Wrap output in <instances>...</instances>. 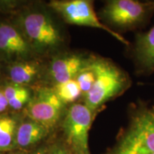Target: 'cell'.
Instances as JSON below:
<instances>
[{"label":"cell","instance_id":"obj_1","mask_svg":"<svg viewBox=\"0 0 154 154\" xmlns=\"http://www.w3.org/2000/svg\"><path fill=\"white\" fill-rule=\"evenodd\" d=\"M129 123L110 154L154 153V101L138 100L130 109Z\"/></svg>","mask_w":154,"mask_h":154},{"label":"cell","instance_id":"obj_2","mask_svg":"<svg viewBox=\"0 0 154 154\" xmlns=\"http://www.w3.org/2000/svg\"><path fill=\"white\" fill-rule=\"evenodd\" d=\"M89 66L95 74V82L85 96V104L92 111L99 110L131 86L128 74L111 60L92 57L89 59Z\"/></svg>","mask_w":154,"mask_h":154},{"label":"cell","instance_id":"obj_3","mask_svg":"<svg viewBox=\"0 0 154 154\" xmlns=\"http://www.w3.org/2000/svg\"><path fill=\"white\" fill-rule=\"evenodd\" d=\"M153 14L148 2L111 0L102 8L101 16L111 26L132 31L145 27Z\"/></svg>","mask_w":154,"mask_h":154},{"label":"cell","instance_id":"obj_4","mask_svg":"<svg viewBox=\"0 0 154 154\" xmlns=\"http://www.w3.org/2000/svg\"><path fill=\"white\" fill-rule=\"evenodd\" d=\"M49 5L69 24L102 29L121 43L129 46V42L121 34L101 22L94 11L92 2L88 0L51 1Z\"/></svg>","mask_w":154,"mask_h":154},{"label":"cell","instance_id":"obj_5","mask_svg":"<svg viewBox=\"0 0 154 154\" xmlns=\"http://www.w3.org/2000/svg\"><path fill=\"white\" fill-rule=\"evenodd\" d=\"M95 115L86 104L76 103L69 108L63 122L66 140L79 154H89L88 131Z\"/></svg>","mask_w":154,"mask_h":154},{"label":"cell","instance_id":"obj_6","mask_svg":"<svg viewBox=\"0 0 154 154\" xmlns=\"http://www.w3.org/2000/svg\"><path fill=\"white\" fill-rule=\"evenodd\" d=\"M22 27L26 39L36 49H50L61 43L59 29L44 13L34 11L25 15L22 19Z\"/></svg>","mask_w":154,"mask_h":154},{"label":"cell","instance_id":"obj_7","mask_svg":"<svg viewBox=\"0 0 154 154\" xmlns=\"http://www.w3.org/2000/svg\"><path fill=\"white\" fill-rule=\"evenodd\" d=\"M63 104L53 88L39 89L27 104V113L31 120L49 130L57 124L62 113Z\"/></svg>","mask_w":154,"mask_h":154},{"label":"cell","instance_id":"obj_8","mask_svg":"<svg viewBox=\"0 0 154 154\" xmlns=\"http://www.w3.org/2000/svg\"><path fill=\"white\" fill-rule=\"evenodd\" d=\"M131 54L136 74L148 76L154 73V26L136 33Z\"/></svg>","mask_w":154,"mask_h":154},{"label":"cell","instance_id":"obj_9","mask_svg":"<svg viewBox=\"0 0 154 154\" xmlns=\"http://www.w3.org/2000/svg\"><path fill=\"white\" fill-rule=\"evenodd\" d=\"M0 51L8 57H27L31 51V44L26 37L14 26L0 24Z\"/></svg>","mask_w":154,"mask_h":154},{"label":"cell","instance_id":"obj_10","mask_svg":"<svg viewBox=\"0 0 154 154\" xmlns=\"http://www.w3.org/2000/svg\"><path fill=\"white\" fill-rule=\"evenodd\" d=\"M86 60L79 55H68L54 59L51 64L50 74L57 84L74 80L88 66Z\"/></svg>","mask_w":154,"mask_h":154},{"label":"cell","instance_id":"obj_11","mask_svg":"<svg viewBox=\"0 0 154 154\" xmlns=\"http://www.w3.org/2000/svg\"><path fill=\"white\" fill-rule=\"evenodd\" d=\"M49 130L36 121H25L18 126L17 132V146L27 148L39 142L45 137Z\"/></svg>","mask_w":154,"mask_h":154},{"label":"cell","instance_id":"obj_12","mask_svg":"<svg viewBox=\"0 0 154 154\" xmlns=\"http://www.w3.org/2000/svg\"><path fill=\"white\" fill-rule=\"evenodd\" d=\"M40 66L35 61H23L15 63L9 69V77L15 84L24 86L38 78Z\"/></svg>","mask_w":154,"mask_h":154},{"label":"cell","instance_id":"obj_13","mask_svg":"<svg viewBox=\"0 0 154 154\" xmlns=\"http://www.w3.org/2000/svg\"><path fill=\"white\" fill-rule=\"evenodd\" d=\"M17 119L9 115L0 116V151H8L17 146Z\"/></svg>","mask_w":154,"mask_h":154},{"label":"cell","instance_id":"obj_14","mask_svg":"<svg viewBox=\"0 0 154 154\" xmlns=\"http://www.w3.org/2000/svg\"><path fill=\"white\" fill-rule=\"evenodd\" d=\"M53 90L63 103L74 102L82 94L79 86L75 79L56 84Z\"/></svg>","mask_w":154,"mask_h":154},{"label":"cell","instance_id":"obj_15","mask_svg":"<svg viewBox=\"0 0 154 154\" xmlns=\"http://www.w3.org/2000/svg\"><path fill=\"white\" fill-rule=\"evenodd\" d=\"M75 80L79 86L82 94L85 96L91 89L95 82V74L89 66V63L88 66L79 74Z\"/></svg>","mask_w":154,"mask_h":154},{"label":"cell","instance_id":"obj_16","mask_svg":"<svg viewBox=\"0 0 154 154\" xmlns=\"http://www.w3.org/2000/svg\"><path fill=\"white\" fill-rule=\"evenodd\" d=\"M31 99L32 98H31L30 92L29 91H27L14 99L8 101L9 106L14 110H19L22 109L26 104H28Z\"/></svg>","mask_w":154,"mask_h":154},{"label":"cell","instance_id":"obj_17","mask_svg":"<svg viewBox=\"0 0 154 154\" xmlns=\"http://www.w3.org/2000/svg\"><path fill=\"white\" fill-rule=\"evenodd\" d=\"M27 91L29 90L25 86L13 84L7 86L5 88L4 93H5L7 100L9 101V100L14 99V98L20 96L21 94H24Z\"/></svg>","mask_w":154,"mask_h":154},{"label":"cell","instance_id":"obj_18","mask_svg":"<svg viewBox=\"0 0 154 154\" xmlns=\"http://www.w3.org/2000/svg\"><path fill=\"white\" fill-rule=\"evenodd\" d=\"M9 106L8 100L6 97L4 91H0V113L5 111Z\"/></svg>","mask_w":154,"mask_h":154},{"label":"cell","instance_id":"obj_19","mask_svg":"<svg viewBox=\"0 0 154 154\" xmlns=\"http://www.w3.org/2000/svg\"><path fill=\"white\" fill-rule=\"evenodd\" d=\"M49 154H66V153L62 148H56Z\"/></svg>","mask_w":154,"mask_h":154},{"label":"cell","instance_id":"obj_20","mask_svg":"<svg viewBox=\"0 0 154 154\" xmlns=\"http://www.w3.org/2000/svg\"><path fill=\"white\" fill-rule=\"evenodd\" d=\"M147 2H148V3H149L151 9H152V11H153V12L154 13V1L153 0H152V1H147Z\"/></svg>","mask_w":154,"mask_h":154},{"label":"cell","instance_id":"obj_21","mask_svg":"<svg viewBox=\"0 0 154 154\" xmlns=\"http://www.w3.org/2000/svg\"><path fill=\"white\" fill-rule=\"evenodd\" d=\"M32 154H44V152L42 151V150H38V151H36V152H34V153Z\"/></svg>","mask_w":154,"mask_h":154},{"label":"cell","instance_id":"obj_22","mask_svg":"<svg viewBox=\"0 0 154 154\" xmlns=\"http://www.w3.org/2000/svg\"><path fill=\"white\" fill-rule=\"evenodd\" d=\"M74 154H79V153H74Z\"/></svg>","mask_w":154,"mask_h":154},{"label":"cell","instance_id":"obj_23","mask_svg":"<svg viewBox=\"0 0 154 154\" xmlns=\"http://www.w3.org/2000/svg\"><path fill=\"white\" fill-rule=\"evenodd\" d=\"M0 154H2V153H0Z\"/></svg>","mask_w":154,"mask_h":154}]
</instances>
